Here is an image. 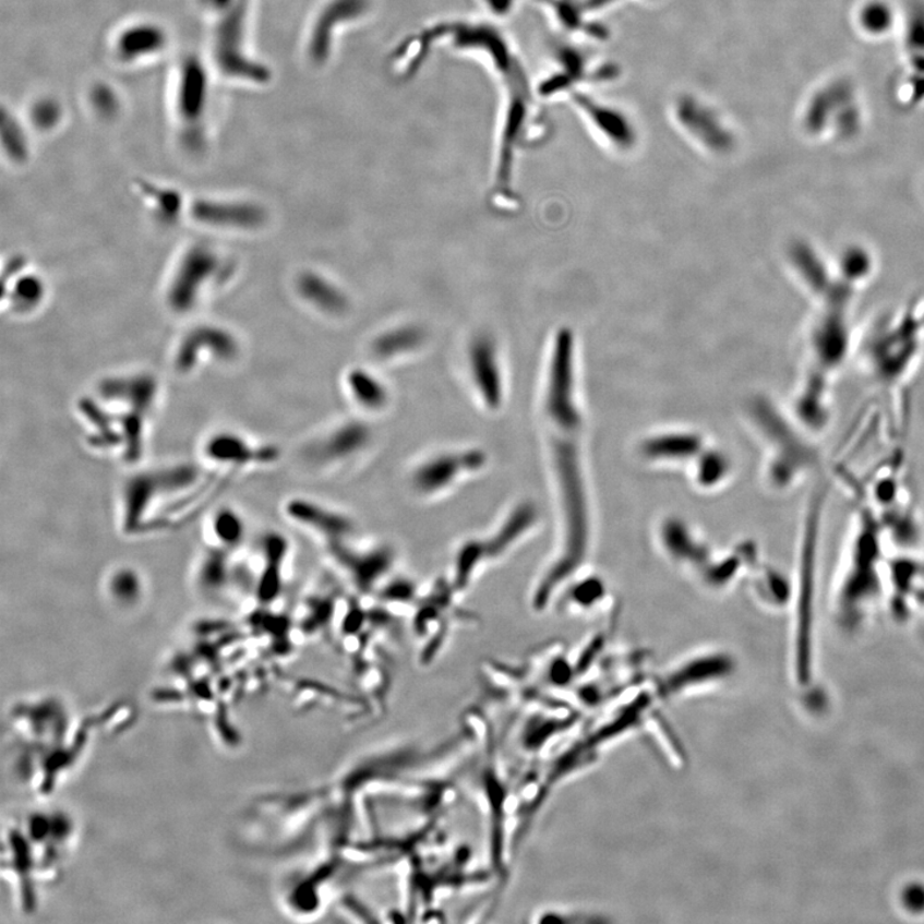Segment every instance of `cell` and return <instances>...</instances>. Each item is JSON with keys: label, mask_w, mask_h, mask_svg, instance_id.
I'll list each match as a JSON object with an SVG mask.
<instances>
[{"label": "cell", "mask_w": 924, "mask_h": 924, "mask_svg": "<svg viewBox=\"0 0 924 924\" xmlns=\"http://www.w3.org/2000/svg\"><path fill=\"white\" fill-rule=\"evenodd\" d=\"M469 368L480 401L487 409L499 410L504 403L505 383L497 347L492 338L479 336L472 340Z\"/></svg>", "instance_id": "obj_5"}, {"label": "cell", "mask_w": 924, "mask_h": 924, "mask_svg": "<svg viewBox=\"0 0 924 924\" xmlns=\"http://www.w3.org/2000/svg\"><path fill=\"white\" fill-rule=\"evenodd\" d=\"M572 99L588 128L608 148L617 153H628L636 148L637 129L622 109L581 92L573 93Z\"/></svg>", "instance_id": "obj_3"}, {"label": "cell", "mask_w": 924, "mask_h": 924, "mask_svg": "<svg viewBox=\"0 0 924 924\" xmlns=\"http://www.w3.org/2000/svg\"><path fill=\"white\" fill-rule=\"evenodd\" d=\"M329 549L362 592L371 591L387 574L393 563V554L388 548L356 550L345 541L331 545Z\"/></svg>", "instance_id": "obj_6"}, {"label": "cell", "mask_w": 924, "mask_h": 924, "mask_svg": "<svg viewBox=\"0 0 924 924\" xmlns=\"http://www.w3.org/2000/svg\"><path fill=\"white\" fill-rule=\"evenodd\" d=\"M536 518V513L532 507L523 506L516 508L511 516L502 523V526L496 530V533L484 540L487 552L490 560L504 556L505 552L519 541L523 533H526Z\"/></svg>", "instance_id": "obj_11"}, {"label": "cell", "mask_w": 924, "mask_h": 924, "mask_svg": "<svg viewBox=\"0 0 924 924\" xmlns=\"http://www.w3.org/2000/svg\"><path fill=\"white\" fill-rule=\"evenodd\" d=\"M489 560V552H487L483 540L464 542L456 552L453 586L451 587L458 592L465 591Z\"/></svg>", "instance_id": "obj_12"}, {"label": "cell", "mask_w": 924, "mask_h": 924, "mask_svg": "<svg viewBox=\"0 0 924 924\" xmlns=\"http://www.w3.org/2000/svg\"><path fill=\"white\" fill-rule=\"evenodd\" d=\"M487 456L482 449H447L420 460L410 475L411 490L423 499L441 497L465 480L482 472Z\"/></svg>", "instance_id": "obj_1"}, {"label": "cell", "mask_w": 924, "mask_h": 924, "mask_svg": "<svg viewBox=\"0 0 924 924\" xmlns=\"http://www.w3.org/2000/svg\"><path fill=\"white\" fill-rule=\"evenodd\" d=\"M206 2V0H205ZM249 0H207L208 5L213 9L214 14L221 12L227 7L232 5V17L230 24L225 31L216 36L215 55L217 63L224 70L225 74L244 79H260L265 75L260 65L254 64L250 58L243 55V16L244 4Z\"/></svg>", "instance_id": "obj_4"}, {"label": "cell", "mask_w": 924, "mask_h": 924, "mask_svg": "<svg viewBox=\"0 0 924 924\" xmlns=\"http://www.w3.org/2000/svg\"><path fill=\"white\" fill-rule=\"evenodd\" d=\"M676 125L701 151L712 156H725L734 147L729 123L715 108L694 97H681L674 107Z\"/></svg>", "instance_id": "obj_2"}, {"label": "cell", "mask_w": 924, "mask_h": 924, "mask_svg": "<svg viewBox=\"0 0 924 924\" xmlns=\"http://www.w3.org/2000/svg\"><path fill=\"white\" fill-rule=\"evenodd\" d=\"M347 389L361 409L377 412L389 401L388 389L377 377L363 369H355L347 376Z\"/></svg>", "instance_id": "obj_10"}, {"label": "cell", "mask_w": 924, "mask_h": 924, "mask_svg": "<svg viewBox=\"0 0 924 924\" xmlns=\"http://www.w3.org/2000/svg\"><path fill=\"white\" fill-rule=\"evenodd\" d=\"M369 443V429L352 421L325 434L314 448L315 457L322 467L336 468L359 456Z\"/></svg>", "instance_id": "obj_8"}, {"label": "cell", "mask_w": 924, "mask_h": 924, "mask_svg": "<svg viewBox=\"0 0 924 924\" xmlns=\"http://www.w3.org/2000/svg\"><path fill=\"white\" fill-rule=\"evenodd\" d=\"M425 333L417 325H404L385 332L373 344V352L382 360L415 351L423 344Z\"/></svg>", "instance_id": "obj_13"}, {"label": "cell", "mask_w": 924, "mask_h": 924, "mask_svg": "<svg viewBox=\"0 0 924 924\" xmlns=\"http://www.w3.org/2000/svg\"><path fill=\"white\" fill-rule=\"evenodd\" d=\"M298 290L305 301L326 314L340 315L348 309L347 297L332 281L316 273H304L298 280Z\"/></svg>", "instance_id": "obj_9"}, {"label": "cell", "mask_w": 924, "mask_h": 924, "mask_svg": "<svg viewBox=\"0 0 924 924\" xmlns=\"http://www.w3.org/2000/svg\"><path fill=\"white\" fill-rule=\"evenodd\" d=\"M290 518L308 528L327 545L338 544L348 540L353 533V523L347 516L331 511L329 507L317 505L316 502L296 500L287 507Z\"/></svg>", "instance_id": "obj_7"}]
</instances>
